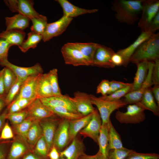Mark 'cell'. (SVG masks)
<instances>
[{"instance_id": "6da1fadb", "label": "cell", "mask_w": 159, "mask_h": 159, "mask_svg": "<svg viewBox=\"0 0 159 159\" xmlns=\"http://www.w3.org/2000/svg\"><path fill=\"white\" fill-rule=\"evenodd\" d=\"M143 0H115L111 9L116 19L120 22L132 25L139 19Z\"/></svg>"}, {"instance_id": "7a4b0ae2", "label": "cell", "mask_w": 159, "mask_h": 159, "mask_svg": "<svg viewBox=\"0 0 159 159\" xmlns=\"http://www.w3.org/2000/svg\"><path fill=\"white\" fill-rule=\"evenodd\" d=\"M159 58V33L153 34L142 43L130 58V62L136 64L144 60L154 62Z\"/></svg>"}, {"instance_id": "3957f363", "label": "cell", "mask_w": 159, "mask_h": 159, "mask_svg": "<svg viewBox=\"0 0 159 159\" xmlns=\"http://www.w3.org/2000/svg\"><path fill=\"white\" fill-rule=\"evenodd\" d=\"M90 97L92 104L95 105L97 108L102 123H108L110 120L111 114L113 111L128 104L123 99L115 101H108L91 94L90 95Z\"/></svg>"}, {"instance_id": "277c9868", "label": "cell", "mask_w": 159, "mask_h": 159, "mask_svg": "<svg viewBox=\"0 0 159 159\" xmlns=\"http://www.w3.org/2000/svg\"><path fill=\"white\" fill-rule=\"evenodd\" d=\"M124 112L118 110L115 114V117L120 123L125 124L139 123L144 120L145 109L137 104H130Z\"/></svg>"}, {"instance_id": "5b68a950", "label": "cell", "mask_w": 159, "mask_h": 159, "mask_svg": "<svg viewBox=\"0 0 159 159\" xmlns=\"http://www.w3.org/2000/svg\"><path fill=\"white\" fill-rule=\"evenodd\" d=\"M141 16L138 26L142 32L145 31L151 21L159 11V0H143Z\"/></svg>"}, {"instance_id": "8992f818", "label": "cell", "mask_w": 159, "mask_h": 159, "mask_svg": "<svg viewBox=\"0 0 159 159\" xmlns=\"http://www.w3.org/2000/svg\"><path fill=\"white\" fill-rule=\"evenodd\" d=\"M61 51L65 63L66 64L74 66L90 65L87 59L71 43L65 44Z\"/></svg>"}, {"instance_id": "52a82bcc", "label": "cell", "mask_w": 159, "mask_h": 159, "mask_svg": "<svg viewBox=\"0 0 159 159\" xmlns=\"http://www.w3.org/2000/svg\"><path fill=\"white\" fill-rule=\"evenodd\" d=\"M4 2L12 12H17L30 19L40 15L33 7L34 3L29 0H7Z\"/></svg>"}, {"instance_id": "ba28073f", "label": "cell", "mask_w": 159, "mask_h": 159, "mask_svg": "<svg viewBox=\"0 0 159 159\" xmlns=\"http://www.w3.org/2000/svg\"><path fill=\"white\" fill-rule=\"evenodd\" d=\"M69 98L77 113L83 116L93 113L95 110L91 102L90 95L77 91L73 97Z\"/></svg>"}, {"instance_id": "9c48e42d", "label": "cell", "mask_w": 159, "mask_h": 159, "mask_svg": "<svg viewBox=\"0 0 159 159\" xmlns=\"http://www.w3.org/2000/svg\"><path fill=\"white\" fill-rule=\"evenodd\" d=\"M115 53L111 48L98 44L95 51L92 66L105 68H113L115 66L111 61Z\"/></svg>"}, {"instance_id": "30bf717a", "label": "cell", "mask_w": 159, "mask_h": 159, "mask_svg": "<svg viewBox=\"0 0 159 159\" xmlns=\"http://www.w3.org/2000/svg\"><path fill=\"white\" fill-rule=\"evenodd\" d=\"M0 65L9 67L14 72L17 77L24 80L31 76L42 74L43 72L42 67L39 63L31 67H23L14 65L6 59L0 61Z\"/></svg>"}, {"instance_id": "8fae6325", "label": "cell", "mask_w": 159, "mask_h": 159, "mask_svg": "<svg viewBox=\"0 0 159 159\" xmlns=\"http://www.w3.org/2000/svg\"><path fill=\"white\" fill-rule=\"evenodd\" d=\"M73 18L63 16L54 22L47 24L45 30L42 35V40L47 42L54 37L58 36L65 31Z\"/></svg>"}, {"instance_id": "7c38bea8", "label": "cell", "mask_w": 159, "mask_h": 159, "mask_svg": "<svg viewBox=\"0 0 159 159\" xmlns=\"http://www.w3.org/2000/svg\"><path fill=\"white\" fill-rule=\"evenodd\" d=\"M154 64V61L148 62V72L145 81L138 90L131 91L127 94L123 99L124 101L130 104L138 103L146 90L151 87L153 85L151 80V73Z\"/></svg>"}, {"instance_id": "4fadbf2b", "label": "cell", "mask_w": 159, "mask_h": 159, "mask_svg": "<svg viewBox=\"0 0 159 159\" xmlns=\"http://www.w3.org/2000/svg\"><path fill=\"white\" fill-rule=\"evenodd\" d=\"M69 121L68 120L62 119L55 132L53 144L59 151L63 150L70 143Z\"/></svg>"}, {"instance_id": "5bb4252c", "label": "cell", "mask_w": 159, "mask_h": 159, "mask_svg": "<svg viewBox=\"0 0 159 159\" xmlns=\"http://www.w3.org/2000/svg\"><path fill=\"white\" fill-rule=\"evenodd\" d=\"M51 116L40 120L39 122L42 134L49 151L53 146L54 135L61 118H52Z\"/></svg>"}, {"instance_id": "9a60e30c", "label": "cell", "mask_w": 159, "mask_h": 159, "mask_svg": "<svg viewBox=\"0 0 159 159\" xmlns=\"http://www.w3.org/2000/svg\"><path fill=\"white\" fill-rule=\"evenodd\" d=\"M102 124V121L97 110L92 113V118L87 126L79 133L84 137H89L97 143L98 139Z\"/></svg>"}, {"instance_id": "2e32d148", "label": "cell", "mask_w": 159, "mask_h": 159, "mask_svg": "<svg viewBox=\"0 0 159 159\" xmlns=\"http://www.w3.org/2000/svg\"><path fill=\"white\" fill-rule=\"evenodd\" d=\"M28 117L34 120H40L54 114L48 107L42 102L39 98L35 99L27 107Z\"/></svg>"}, {"instance_id": "e0dca14e", "label": "cell", "mask_w": 159, "mask_h": 159, "mask_svg": "<svg viewBox=\"0 0 159 159\" xmlns=\"http://www.w3.org/2000/svg\"><path fill=\"white\" fill-rule=\"evenodd\" d=\"M85 149L82 140L77 136L70 144L62 150L59 151V159H79Z\"/></svg>"}, {"instance_id": "ac0fdd59", "label": "cell", "mask_w": 159, "mask_h": 159, "mask_svg": "<svg viewBox=\"0 0 159 159\" xmlns=\"http://www.w3.org/2000/svg\"><path fill=\"white\" fill-rule=\"evenodd\" d=\"M153 34L147 32H142L136 40L131 45L124 49L119 50L116 53L120 55L124 60L123 66L127 67L129 63L130 59L139 46Z\"/></svg>"}, {"instance_id": "d6986e66", "label": "cell", "mask_w": 159, "mask_h": 159, "mask_svg": "<svg viewBox=\"0 0 159 159\" xmlns=\"http://www.w3.org/2000/svg\"><path fill=\"white\" fill-rule=\"evenodd\" d=\"M69 97V96L68 95H62L59 96H52L39 99L43 104L48 107H62L67 109L72 112L78 114L70 100Z\"/></svg>"}, {"instance_id": "ffe728a7", "label": "cell", "mask_w": 159, "mask_h": 159, "mask_svg": "<svg viewBox=\"0 0 159 159\" xmlns=\"http://www.w3.org/2000/svg\"><path fill=\"white\" fill-rule=\"evenodd\" d=\"M39 74L31 76L25 80L16 98H23L32 100L37 98L36 86Z\"/></svg>"}, {"instance_id": "44dd1931", "label": "cell", "mask_w": 159, "mask_h": 159, "mask_svg": "<svg viewBox=\"0 0 159 159\" xmlns=\"http://www.w3.org/2000/svg\"><path fill=\"white\" fill-rule=\"evenodd\" d=\"M60 5L63 9L64 16L73 18L80 15L94 13L98 10L96 9H87L75 6L67 0L56 1Z\"/></svg>"}, {"instance_id": "7402d4cb", "label": "cell", "mask_w": 159, "mask_h": 159, "mask_svg": "<svg viewBox=\"0 0 159 159\" xmlns=\"http://www.w3.org/2000/svg\"><path fill=\"white\" fill-rule=\"evenodd\" d=\"M36 94L37 97L39 98L53 96L47 73L39 75L36 86Z\"/></svg>"}, {"instance_id": "603a6c76", "label": "cell", "mask_w": 159, "mask_h": 159, "mask_svg": "<svg viewBox=\"0 0 159 159\" xmlns=\"http://www.w3.org/2000/svg\"><path fill=\"white\" fill-rule=\"evenodd\" d=\"M6 30L17 29L23 31L29 25L30 19L21 14H18L10 17L5 18Z\"/></svg>"}, {"instance_id": "cb8c5ba5", "label": "cell", "mask_w": 159, "mask_h": 159, "mask_svg": "<svg viewBox=\"0 0 159 159\" xmlns=\"http://www.w3.org/2000/svg\"><path fill=\"white\" fill-rule=\"evenodd\" d=\"M151 88L147 89L143 95L140 101L136 103L145 110L152 112L154 115H159V107L158 105L151 90Z\"/></svg>"}, {"instance_id": "d4e9b609", "label": "cell", "mask_w": 159, "mask_h": 159, "mask_svg": "<svg viewBox=\"0 0 159 159\" xmlns=\"http://www.w3.org/2000/svg\"><path fill=\"white\" fill-rule=\"evenodd\" d=\"M92 113L80 118L69 121V134L70 143L77 136L80 131L88 124L92 118Z\"/></svg>"}, {"instance_id": "484cf974", "label": "cell", "mask_w": 159, "mask_h": 159, "mask_svg": "<svg viewBox=\"0 0 159 159\" xmlns=\"http://www.w3.org/2000/svg\"><path fill=\"white\" fill-rule=\"evenodd\" d=\"M148 62L144 60L136 63L137 70L132 83V91L139 89L145 81L147 75Z\"/></svg>"}, {"instance_id": "4316f807", "label": "cell", "mask_w": 159, "mask_h": 159, "mask_svg": "<svg viewBox=\"0 0 159 159\" xmlns=\"http://www.w3.org/2000/svg\"><path fill=\"white\" fill-rule=\"evenodd\" d=\"M26 33L23 31L12 29L3 31L0 33V38L6 40L12 46L19 47L24 40Z\"/></svg>"}, {"instance_id": "83f0119b", "label": "cell", "mask_w": 159, "mask_h": 159, "mask_svg": "<svg viewBox=\"0 0 159 159\" xmlns=\"http://www.w3.org/2000/svg\"><path fill=\"white\" fill-rule=\"evenodd\" d=\"M71 43L82 53L92 66L94 54L98 44L93 42Z\"/></svg>"}, {"instance_id": "f1b7e54d", "label": "cell", "mask_w": 159, "mask_h": 159, "mask_svg": "<svg viewBox=\"0 0 159 159\" xmlns=\"http://www.w3.org/2000/svg\"><path fill=\"white\" fill-rule=\"evenodd\" d=\"M108 131V123H102L97 143L99 148V151L101 155L106 159L109 151Z\"/></svg>"}, {"instance_id": "f546056e", "label": "cell", "mask_w": 159, "mask_h": 159, "mask_svg": "<svg viewBox=\"0 0 159 159\" xmlns=\"http://www.w3.org/2000/svg\"><path fill=\"white\" fill-rule=\"evenodd\" d=\"M108 136L109 151L123 147L120 136L115 129L110 120L108 123Z\"/></svg>"}, {"instance_id": "4dcf8cb0", "label": "cell", "mask_w": 159, "mask_h": 159, "mask_svg": "<svg viewBox=\"0 0 159 159\" xmlns=\"http://www.w3.org/2000/svg\"><path fill=\"white\" fill-rule=\"evenodd\" d=\"M42 39V35L31 31L28 34L27 39L24 40L19 47L21 51L25 52L30 48L36 47Z\"/></svg>"}, {"instance_id": "1f68e13d", "label": "cell", "mask_w": 159, "mask_h": 159, "mask_svg": "<svg viewBox=\"0 0 159 159\" xmlns=\"http://www.w3.org/2000/svg\"><path fill=\"white\" fill-rule=\"evenodd\" d=\"M39 121L34 120L28 132L26 140L32 145H34L43 135L42 128Z\"/></svg>"}, {"instance_id": "d6a6232c", "label": "cell", "mask_w": 159, "mask_h": 159, "mask_svg": "<svg viewBox=\"0 0 159 159\" xmlns=\"http://www.w3.org/2000/svg\"><path fill=\"white\" fill-rule=\"evenodd\" d=\"M48 108L54 115H56L61 118L69 121L78 119L83 117L80 114L72 112L63 107H55Z\"/></svg>"}, {"instance_id": "836d02e7", "label": "cell", "mask_w": 159, "mask_h": 159, "mask_svg": "<svg viewBox=\"0 0 159 159\" xmlns=\"http://www.w3.org/2000/svg\"><path fill=\"white\" fill-rule=\"evenodd\" d=\"M30 20L32 22V25L30 28L31 31L42 35L48 24L46 17L40 14L38 16L31 18Z\"/></svg>"}, {"instance_id": "e575fe53", "label": "cell", "mask_w": 159, "mask_h": 159, "mask_svg": "<svg viewBox=\"0 0 159 159\" xmlns=\"http://www.w3.org/2000/svg\"><path fill=\"white\" fill-rule=\"evenodd\" d=\"M132 83L125 88L118 90L114 92L104 96H101L99 97L104 100L108 101H115L121 99L127 94L132 91Z\"/></svg>"}, {"instance_id": "d590c367", "label": "cell", "mask_w": 159, "mask_h": 159, "mask_svg": "<svg viewBox=\"0 0 159 159\" xmlns=\"http://www.w3.org/2000/svg\"><path fill=\"white\" fill-rule=\"evenodd\" d=\"M52 87L53 96L62 95L58 82L57 70L54 68L47 73Z\"/></svg>"}, {"instance_id": "8d00e7d4", "label": "cell", "mask_w": 159, "mask_h": 159, "mask_svg": "<svg viewBox=\"0 0 159 159\" xmlns=\"http://www.w3.org/2000/svg\"><path fill=\"white\" fill-rule=\"evenodd\" d=\"M3 80L6 95L9 89L16 82L17 77L14 72L9 68L6 67L4 68Z\"/></svg>"}, {"instance_id": "74e56055", "label": "cell", "mask_w": 159, "mask_h": 159, "mask_svg": "<svg viewBox=\"0 0 159 159\" xmlns=\"http://www.w3.org/2000/svg\"><path fill=\"white\" fill-rule=\"evenodd\" d=\"M24 80L17 77V80L9 89L5 97L7 105H9L19 93L21 87Z\"/></svg>"}, {"instance_id": "f35d334b", "label": "cell", "mask_w": 159, "mask_h": 159, "mask_svg": "<svg viewBox=\"0 0 159 159\" xmlns=\"http://www.w3.org/2000/svg\"><path fill=\"white\" fill-rule=\"evenodd\" d=\"M134 150L123 147L110 150L107 159H125Z\"/></svg>"}, {"instance_id": "ab89813d", "label": "cell", "mask_w": 159, "mask_h": 159, "mask_svg": "<svg viewBox=\"0 0 159 159\" xmlns=\"http://www.w3.org/2000/svg\"><path fill=\"white\" fill-rule=\"evenodd\" d=\"M26 148L22 143L15 142L11 145L7 159H17L24 153Z\"/></svg>"}, {"instance_id": "60d3db41", "label": "cell", "mask_w": 159, "mask_h": 159, "mask_svg": "<svg viewBox=\"0 0 159 159\" xmlns=\"http://www.w3.org/2000/svg\"><path fill=\"white\" fill-rule=\"evenodd\" d=\"M33 120L29 117L16 125V132L25 140H26L27 133L33 122Z\"/></svg>"}, {"instance_id": "b9f144b4", "label": "cell", "mask_w": 159, "mask_h": 159, "mask_svg": "<svg viewBox=\"0 0 159 159\" xmlns=\"http://www.w3.org/2000/svg\"><path fill=\"white\" fill-rule=\"evenodd\" d=\"M27 117L28 113L26 110L13 113H8L6 118L12 124L16 125L23 121Z\"/></svg>"}, {"instance_id": "7bdbcfd3", "label": "cell", "mask_w": 159, "mask_h": 159, "mask_svg": "<svg viewBox=\"0 0 159 159\" xmlns=\"http://www.w3.org/2000/svg\"><path fill=\"white\" fill-rule=\"evenodd\" d=\"M36 150L42 156L44 157L47 156L49 151L47 143L43 135L37 142Z\"/></svg>"}, {"instance_id": "ee69618b", "label": "cell", "mask_w": 159, "mask_h": 159, "mask_svg": "<svg viewBox=\"0 0 159 159\" xmlns=\"http://www.w3.org/2000/svg\"><path fill=\"white\" fill-rule=\"evenodd\" d=\"M159 155L155 153H143L134 151L125 159H157Z\"/></svg>"}, {"instance_id": "f6af8a7d", "label": "cell", "mask_w": 159, "mask_h": 159, "mask_svg": "<svg viewBox=\"0 0 159 159\" xmlns=\"http://www.w3.org/2000/svg\"><path fill=\"white\" fill-rule=\"evenodd\" d=\"M11 46L6 40L0 38V61L8 59L9 50Z\"/></svg>"}, {"instance_id": "bcb514c9", "label": "cell", "mask_w": 159, "mask_h": 159, "mask_svg": "<svg viewBox=\"0 0 159 159\" xmlns=\"http://www.w3.org/2000/svg\"><path fill=\"white\" fill-rule=\"evenodd\" d=\"M110 89V81L107 80H103L97 86L96 93L101 94L102 96H105L109 94Z\"/></svg>"}, {"instance_id": "7dc6e473", "label": "cell", "mask_w": 159, "mask_h": 159, "mask_svg": "<svg viewBox=\"0 0 159 159\" xmlns=\"http://www.w3.org/2000/svg\"><path fill=\"white\" fill-rule=\"evenodd\" d=\"M151 80L154 85H159V59L154 61L151 73Z\"/></svg>"}, {"instance_id": "c3c4849f", "label": "cell", "mask_w": 159, "mask_h": 159, "mask_svg": "<svg viewBox=\"0 0 159 159\" xmlns=\"http://www.w3.org/2000/svg\"><path fill=\"white\" fill-rule=\"evenodd\" d=\"M13 136V133L11 127L7 122L5 123L1 131L0 140L11 139Z\"/></svg>"}, {"instance_id": "681fc988", "label": "cell", "mask_w": 159, "mask_h": 159, "mask_svg": "<svg viewBox=\"0 0 159 159\" xmlns=\"http://www.w3.org/2000/svg\"><path fill=\"white\" fill-rule=\"evenodd\" d=\"M159 29V11L150 22L145 31L149 32L151 33L155 32Z\"/></svg>"}, {"instance_id": "f907efd6", "label": "cell", "mask_w": 159, "mask_h": 159, "mask_svg": "<svg viewBox=\"0 0 159 159\" xmlns=\"http://www.w3.org/2000/svg\"><path fill=\"white\" fill-rule=\"evenodd\" d=\"M131 84V83H126L114 80L110 81V89L108 95L118 90L126 87Z\"/></svg>"}, {"instance_id": "816d5d0a", "label": "cell", "mask_w": 159, "mask_h": 159, "mask_svg": "<svg viewBox=\"0 0 159 159\" xmlns=\"http://www.w3.org/2000/svg\"><path fill=\"white\" fill-rule=\"evenodd\" d=\"M111 61L115 66H123L124 64V60L122 57L116 52H115L112 55Z\"/></svg>"}, {"instance_id": "f5cc1de1", "label": "cell", "mask_w": 159, "mask_h": 159, "mask_svg": "<svg viewBox=\"0 0 159 159\" xmlns=\"http://www.w3.org/2000/svg\"><path fill=\"white\" fill-rule=\"evenodd\" d=\"M8 113H13L18 112L22 110L19 106L17 101L14 99L10 103L7 108Z\"/></svg>"}, {"instance_id": "db71d44e", "label": "cell", "mask_w": 159, "mask_h": 159, "mask_svg": "<svg viewBox=\"0 0 159 159\" xmlns=\"http://www.w3.org/2000/svg\"><path fill=\"white\" fill-rule=\"evenodd\" d=\"M15 99L17 101L19 106L22 110L27 107L34 100L23 98H16Z\"/></svg>"}, {"instance_id": "11a10c76", "label": "cell", "mask_w": 159, "mask_h": 159, "mask_svg": "<svg viewBox=\"0 0 159 159\" xmlns=\"http://www.w3.org/2000/svg\"><path fill=\"white\" fill-rule=\"evenodd\" d=\"M47 156L50 159H59V152L54 145L48 153Z\"/></svg>"}, {"instance_id": "9f6ffc18", "label": "cell", "mask_w": 159, "mask_h": 159, "mask_svg": "<svg viewBox=\"0 0 159 159\" xmlns=\"http://www.w3.org/2000/svg\"><path fill=\"white\" fill-rule=\"evenodd\" d=\"M4 68L0 71V96L5 97V86L3 80Z\"/></svg>"}, {"instance_id": "6f0895ef", "label": "cell", "mask_w": 159, "mask_h": 159, "mask_svg": "<svg viewBox=\"0 0 159 159\" xmlns=\"http://www.w3.org/2000/svg\"><path fill=\"white\" fill-rule=\"evenodd\" d=\"M151 90L157 104L159 107V85H154Z\"/></svg>"}, {"instance_id": "680465c9", "label": "cell", "mask_w": 159, "mask_h": 159, "mask_svg": "<svg viewBox=\"0 0 159 159\" xmlns=\"http://www.w3.org/2000/svg\"><path fill=\"white\" fill-rule=\"evenodd\" d=\"M0 140V159H6V143Z\"/></svg>"}, {"instance_id": "91938a15", "label": "cell", "mask_w": 159, "mask_h": 159, "mask_svg": "<svg viewBox=\"0 0 159 159\" xmlns=\"http://www.w3.org/2000/svg\"><path fill=\"white\" fill-rule=\"evenodd\" d=\"M7 113L8 110L6 108L0 115V132L1 131L5 124V120Z\"/></svg>"}, {"instance_id": "94428289", "label": "cell", "mask_w": 159, "mask_h": 159, "mask_svg": "<svg viewBox=\"0 0 159 159\" xmlns=\"http://www.w3.org/2000/svg\"><path fill=\"white\" fill-rule=\"evenodd\" d=\"M101 154L99 151L96 154L92 155H87L84 153L80 156L79 159H98Z\"/></svg>"}, {"instance_id": "6125c7cd", "label": "cell", "mask_w": 159, "mask_h": 159, "mask_svg": "<svg viewBox=\"0 0 159 159\" xmlns=\"http://www.w3.org/2000/svg\"><path fill=\"white\" fill-rule=\"evenodd\" d=\"M6 105L5 97L0 96V113Z\"/></svg>"}, {"instance_id": "be15d7a7", "label": "cell", "mask_w": 159, "mask_h": 159, "mask_svg": "<svg viewBox=\"0 0 159 159\" xmlns=\"http://www.w3.org/2000/svg\"><path fill=\"white\" fill-rule=\"evenodd\" d=\"M23 159H41L32 154H30L26 156Z\"/></svg>"}, {"instance_id": "e7e4bbea", "label": "cell", "mask_w": 159, "mask_h": 159, "mask_svg": "<svg viewBox=\"0 0 159 159\" xmlns=\"http://www.w3.org/2000/svg\"><path fill=\"white\" fill-rule=\"evenodd\" d=\"M98 159H107L105 158L101 154Z\"/></svg>"}, {"instance_id": "03108f58", "label": "cell", "mask_w": 159, "mask_h": 159, "mask_svg": "<svg viewBox=\"0 0 159 159\" xmlns=\"http://www.w3.org/2000/svg\"></svg>"}]
</instances>
